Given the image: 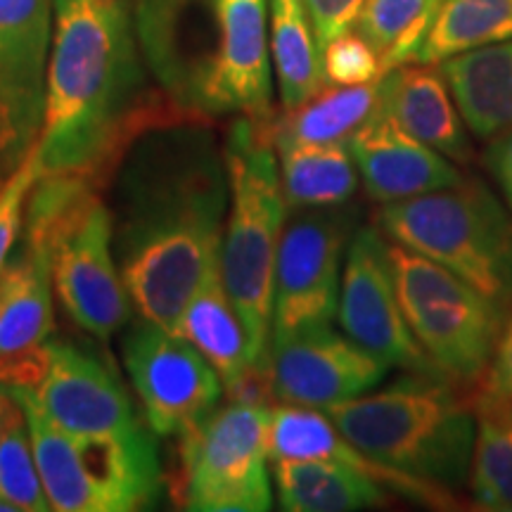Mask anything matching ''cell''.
I'll list each match as a JSON object with an SVG mask.
<instances>
[{
  "mask_svg": "<svg viewBox=\"0 0 512 512\" xmlns=\"http://www.w3.org/2000/svg\"><path fill=\"white\" fill-rule=\"evenodd\" d=\"M102 195L133 309L178 332L185 306L221 264L230 197L226 143L204 119L157 121L126 147Z\"/></svg>",
  "mask_w": 512,
  "mask_h": 512,
  "instance_id": "1",
  "label": "cell"
},
{
  "mask_svg": "<svg viewBox=\"0 0 512 512\" xmlns=\"http://www.w3.org/2000/svg\"><path fill=\"white\" fill-rule=\"evenodd\" d=\"M171 117L185 114L147 69L131 0H55L41 176L105 185L133 138Z\"/></svg>",
  "mask_w": 512,
  "mask_h": 512,
  "instance_id": "2",
  "label": "cell"
},
{
  "mask_svg": "<svg viewBox=\"0 0 512 512\" xmlns=\"http://www.w3.org/2000/svg\"><path fill=\"white\" fill-rule=\"evenodd\" d=\"M444 373L399 377L328 415L356 448L377 463L453 489L467 482L477 437L475 401Z\"/></svg>",
  "mask_w": 512,
  "mask_h": 512,
  "instance_id": "3",
  "label": "cell"
},
{
  "mask_svg": "<svg viewBox=\"0 0 512 512\" xmlns=\"http://www.w3.org/2000/svg\"><path fill=\"white\" fill-rule=\"evenodd\" d=\"M228 214L221 242V275L245 323L249 356L259 373L268 363L273 285L287 223L278 152L264 124L235 117L228 126Z\"/></svg>",
  "mask_w": 512,
  "mask_h": 512,
  "instance_id": "4",
  "label": "cell"
},
{
  "mask_svg": "<svg viewBox=\"0 0 512 512\" xmlns=\"http://www.w3.org/2000/svg\"><path fill=\"white\" fill-rule=\"evenodd\" d=\"M24 238L46 247L64 313L88 335L110 339L131 318V297L112 240L102 185L41 176L29 197Z\"/></svg>",
  "mask_w": 512,
  "mask_h": 512,
  "instance_id": "5",
  "label": "cell"
},
{
  "mask_svg": "<svg viewBox=\"0 0 512 512\" xmlns=\"http://www.w3.org/2000/svg\"><path fill=\"white\" fill-rule=\"evenodd\" d=\"M22 406L38 472L55 512H131L159 496L164 475L150 427L128 434L64 432L27 384H5Z\"/></svg>",
  "mask_w": 512,
  "mask_h": 512,
  "instance_id": "6",
  "label": "cell"
},
{
  "mask_svg": "<svg viewBox=\"0 0 512 512\" xmlns=\"http://www.w3.org/2000/svg\"><path fill=\"white\" fill-rule=\"evenodd\" d=\"M384 238L437 261L489 302L512 309V219L494 192L465 181L411 200L382 204Z\"/></svg>",
  "mask_w": 512,
  "mask_h": 512,
  "instance_id": "7",
  "label": "cell"
},
{
  "mask_svg": "<svg viewBox=\"0 0 512 512\" xmlns=\"http://www.w3.org/2000/svg\"><path fill=\"white\" fill-rule=\"evenodd\" d=\"M396 294L415 339L441 373L460 382H482L505 313L437 261L389 240Z\"/></svg>",
  "mask_w": 512,
  "mask_h": 512,
  "instance_id": "8",
  "label": "cell"
},
{
  "mask_svg": "<svg viewBox=\"0 0 512 512\" xmlns=\"http://www.w3.org/2000/svg\"><path fill=\"white\" fill-rule=\"evenodd\" d=\"M259 396H230L181 439L176 498L192 512H266L273 505L268 427Z\"/></svg>",
  "mask_w": 512,
  "mask_h": 512,
  "instance_id": "9",
  "label": "cell"
},
{
  "mask_svg": "<svg viewBox=\"0 0 512 512\" xmlns=\"http://www.w3.org/2000/svg\"><path fill=\"white\" fill-rule=\"evenodd\" d=\"M147 69L185 117H223L226 17L221 0H131Z\"/></svg>",
  "mask_w": 512,
  "mask_h": 512,
  "instance_id": "10",
  "label": "cell"
},
{
  "mask_svg": "<svg viewBox=\"0 0 512 512\" xmlns=\"http://www.w3.org/2000/svg\"><path fill=\"white\" fill-rule=\"evenodd\" d=\"M121 358L157 437H183L219 408V373L178 332L140 318L126 330Z\"/></svg>",
  "mask_w": 512,
  "mask_h": 512,
  "instance_id": "11",
  "label": "cell"
},
{
  "mask_svg": "<svg viewBox=\"0 0 512 512\" xmlns=\"http://www.w3.org/2000/svg\"><path fill=\"white\" fill-rule=\"evenodd\" d=\"M349 219L335 207L287 216L273 285V339L337 320Z\"/></svg>",
  "mask_w": 512,
  "mask_h": 512,
  "instance_id": "12",
  "label": "cell"
},
{
  "mask_svg": "<svg viewBox=\"0 0 512 512\" xmlns=\"http://www.w3.org/2000/svg\"><path fill=\"white\" fill-rule=\"evenodd\" d=\"M55 0H0V174L41 138Z\"/></svg>",
  "mask_w": 512,
  "mask_h": 512,
  "instance_id": "13",
  "label": "cell"
},
{
  "mask_svg": "<svg viewBox=\"0 0 512 512\" xmlns=\"http://www.w3.org/2000/svg\"><path fill=\"white\" fill-rule=\"evenodd\" d=\"M337 320L344 335L382 358L389 368L441 373L403 316L389 261V240L373 226L358 228L349 240Z\"/></svg>",
  "mask_w": 512,
  "mask_h": 512,
  "instance_id": "14",
  "label": "cell"
},
{
  "mask_svg": "<svg viewBox=\"0 0 512 512\" xmlns=\"http://www.w3.org/2000/svg\"><path fill=\"white\" fill-rule=\"evenodd\" d=\"M387 370L382 358L349 335H339L332 325H323L273 339L264 382L275 401L328 413L330 408L373 392L387 377Z\"/></svg>",
  "mask_w": 512,
  "mask_h": 512,
  "instance_id": "15",
  "label": "cell"
},
{
  "mask_svg": "<svg viewBox=\"0 0 512 512\" xmlns=\"http://www.w3.org/2000/svg\"><path fill=\"white\" fill-rule=\"evenodd\" d=\"M38 406L64 432L105 437L145 427L119 375L100 354L64 339H48L38 349L34 384Z\"/></svg>",
  "mask_w": 512,
  "mask_h": 512,
  "instance_id": "16",
  "label": "cell"
},
{
  "mask_svg": "<svg viewBox=\"0 0 512 512\" xmlns=\"http://www.w3.org/2000/svg\"><path fill=\"white\" fill-rule=\"evenodd\" d=\"M347 145L368 197L380 204L456 188L465 181L451 159L403 131L380 107Z\"/></svg>",
  "mask_w": 512,
  "mask_h": 512,
  "instance_id": "17",
  "label": "cell"
},
{
  "mask_svg": "<svg viewBox=\"0 0 512 512\" xmlns=\"http://www.w3.org/2000/svg\"><path fill=\"white\" fill-rule=\"evenodd\" d=\"M268 453H271V460H335V463H344L366 472L394 494L434 505V508H451L453 501L444 486L403 475L394 467H387L366 456L361 448H356L339 432L330 415L320 413L318 408L292 406V403L273 406L271 427H268Z\"/></svg>",
  "mask_w": 512,
  "mask_h": 512,
  "instance_id": "18",
  "label": "cell"
},
{
  "mask_svg": "<svg viewBox=\"0 0 512 512\" xmlns=\"http://www.w3.org/2000/svg\"><path fill=\"white\" fill-rule=\"evenodd\" d=\"M380 110L451 162H470L467 124L437 64L408 62L384 74Z\"/></svg>",
  "mask_w": 512,
  "mask_h": 512,
  "instance_id": "19",
  "label": "cell"
},
{
  "mask_svg": "<svg viewBox=\"0 0 512 512\" xmlns=\"http://www.w3.org/2000/svg\"><path fill=\"white\" fill-rule=\"evenodd\" d=\"M226 17L223 53V117L273 119V64L268 43L271 0H221Z\"/></svg>",
  "mask_w": 512,
  "mask_h": 512,
  "instance_id": "20",
  "label": "cell"
},
{
  "mask_svg": "<svg viewBox=\"0 0 512 512\" xmlns=\"http://www.w3.org/2000/svg\"><path fill=\"white\" fill-rule=\"evenodd\" d=\"M178 335H183L211 363L228 396H259V373L249 356L245 323L226 290L221 264L185 306ZM261 399V396H259Z\"/></svg>",
  "mask_w": 512,
  "mask_h": 512,
  "instance_id": "21",
  "label": "cell"
},
{
  "mask_svg": "<svg viewBox=\"0 0 512 512\" xmlns=\"http://www.w3.org/2000/svg\"><path fill=\"white\" fill-rule=\"evenodd\" d=\"M53 273L46 247L24 238L15 261L0 273V358L34 354L55 330Z\"/></svg>",
  "mask_w": 512,
  "mask_h": 512,
  "instance_id": "22",
  "label": "cell"
},
{
  "mask_svg": "<svg viewBox=\"0 0 512 512\" xmlns=\"http://www.w3.org/2000/svg\"><path fill=\"white\" fill-rule=\"evenodd\" d=\"M280 508L287 512H351L377 508L389 489L366 472L335 460H271Z\"/></svg>",
  "mask_w": 512,
  "mask_h": 512,
  "instance_id": "23",
  "label": "cell"
},
{
  "mask_svg": "<svg viewBox=\"0 0 512 512\" xmlns=\"http://www.w3.org/2000/svg\"><path fill=\"white\" fill-rule=\"evenodd\" d=\"M467 128L479 138L512 131V38L441 62Z\"/></svg>",
  "mask_w": 512,
  "mask_h": 512,
  "instance_id": "24",
  "label": "cell"
},
{
  "mask_svg": "<svg viewBox=\"0 0 512 512\" xmlns=\"http://www.w3.org/2000/svg\"><path fill=\"white\" fill-rule=\"evenodd\" d=\"M268 43L283 110L299 107L328 86L323 72V48L304 0L268 3Z\"/></svg>",
  "mask_w": 512,
  "mask_h": 512,
  "instance_id": "25",
  "label": "cell"
},
{
  "mask_svg": "<svg viewBox=\"0 0 512 512\" xmlns=\"http://www.w3.org/2000/svg\"><path fill=\"white\" fill-rule=\"evenodd\" d=\"M382 100V79L363 86H325L283 114L264 121L273 145L283 143H347L373 117Z\"/></svg>",
  "mask_w": 512,
  "mask_h": 512,
  "instance_id": "26",
  "label": "cell"
},
{
  "mask_svg": "<svg viewBox=\"0 0 512 512\" xmlns=\"http://www.w3.org/2000/svg\"><path fill=\"white\" fill-rule=\"evenodd\" d=\"M275 152L290 211L339 207L358 188L361 176L347 143H283Z\"/></svg>",
  "mask_w": 512,
  "mask_h": 512,
  "instance_id": "27",
  "label": "cell"
},
{
  "mask_svg": "<svg viewBox=\"0 0 512 512\" xmlns=\"http://www.w3.org/2000/svg\"><path fill=\"white\" fill-rule=\"evenodd\" d=\"M512 38V0H441L413 62L441 64Z\"/></svg>",
  "mask_w": 512,
  "mask_h": 512,
  "instance_id": "28",
  "label": "cell"
},
{
  "mask_svg": "<svg viewBox=\"0 0 512 512\" xmlns=\"http://www.w3.org/2000/svg\"><path fill=\"white\" fill-rule=\"evenodd\" d=\"M475 413L472 494L482 508L512 510V401L479 387Z\"/></svg>",
  "mask_w": 512,
  "mask_h": 512,
  "instance_id": "29",
  "label": "cell"
},
{
  "mask_svg": "<svg viewBox=\"0 0 512 512\" xmlns=\"http://www.w3.org/2000/svg\"><path fill=\"white\" fill-rule=\"evenodd\" d=\"M441 0H366L354 29L380 55L384 74L413 62Z\"/></svg>",
  "mask_w": 512,
  "mask_h": 512,
  "instance_id": "30",
  "label": "cell"
},
{
  "mask_svg": "<svg viewBox=\"0 0 512 512\" xmlns=\"http://www.w3.org/2000/svg\"><path fill=\"white\" fill-rule=\"evenodd\" d=\"M0 501L15 512H46L50 508L46 486L38 472L31 434L22 406L0 434Z\"/></svg>",
  "mask_w": 512,
  "mask_h": 512,
  "instance_id": "31",
  "label": "cell"
},
{
  "mask_svg": "<svg viewBox=\"0 0 512 512\" xmlns=\"http://www.w3.org/2000/svg\"><path fill=\"white\" fill-rule=\"evenodd\" d=\"M41 178V159H38V143L0 183V273L8 266V256L15 249L24 223H27L29 197Z\"/></svg>",
  "mask_w": 512,
  "mask_h": 512,
  "instance_id": "32",
  "label": "cell"
},
{
  "mask_svg": "<svg viewBox=\"0 0 512 512\" xmlns=\"http://www.w3.org/2000/svg\"><path fill=\"white\" fill-rule=\"evenodd\" d=\"M323 72L328 86H363L384 76L380 55L356 29L332 38L323 48Z\"/></svg>",
  "mask_w": 512,
  "mask_h": 512,
  "instance_id": "33",
  "label": "cell"
},
{
  "mask_svg": "<svg viewBox=\"0 0 512 512\" xmlns=\"http://www.w3.org/2000/svg\"><path fill=\"white\" fill-rule=\"evenodd\" d=\"M309 10L313 29H316L320 48H325L332 38L354 29L358 12L366 0H304Z\"/></svg>",
  "mask_w": 512,
  "mask_h": 512,
  "instance_id": "34",
  "label": "cell"
},
{
  "mask_svg": "<svg viewBox=\"0 0 512 512\" xmlns=\"http://www.w3.org/2000/svg\"><path fill=\"white\" fill-rule=\"evenodd\" d=\"M479 387L512 401V316L510 320H505L496 354L491 358V366L482 377V382H479Z\"/></svg>",
  "mask_w": 512,
  "mask_h": 512,
  "instance_id": "35",
  "label": "cell"
},
{
  "mask_svg": "<svg viewBox=\"0 0 512 512\" xmlns=\"http://www.w3.org/2000/svg\"><path fill=\"white\" fill-rule=\"evenodd\" d=\"M484 162L494 174L498 188H501L512 209V131L501 133V136L491 140V145L486 147Z\"/></svg>",
  "mask_w": 512,
  "mask_h": 512,
  "instance_id": "36",
  "label": "cell"
},
{
  "mask_svg": "<svg viewBox=\"0 0 512 512\" xmlns=\"http://www.w3.org/2000/svg\"><path fill=\"white\" fill-rule=\"evenodd\" d=\"M17 408H19V403L15 401V396L8 392V387H5V384H0V434H3L5 425H8L12 415L17 413Z\"/></svg>",
  "mask_w": 512,
  "mask_h": 512,
  "instance_id": "37",
  "label": "cell"
},
{
  "mask_svg": "<svg viewBox=\"0 0 512 512\" xmlns=\"http://www.w3.org/2000/svg\"><path fill=\"white\" fill-rule=\"evenodd\" d=\"M12 375V361L8 358H0V384H8Z\"/></svg>",
  "mask_w": 512,
  "mask_h": 512,
  "instance_id": "38",
  "label": "cell"
},
{
  "mask_svg": "<svg viewBox=\"0 0 512 512\" xmlns=\"http://www.w3.org/2000/svg\"><path fill=\"white\" fill-rule=\"evenodd\" d=\"M0 512H15V508H12V505H10V503L0 501Z\"/></svg>",
  "mask_w": 512,
  "mask_h": 512,
  "instance_id": "39",
  "label": "cell"
},
{
  "mask_svg": "<svg viewBox=\"0 0 512 512\" xmlns=\"http://www.w3.org/2000/svg\"><path fill=\"white\" fill-rule=\"evenodd\" d=\"M3 178H5V176H3V174H0V183H3Z\"/></svg>",
  "mask_w": 512,
  "mask_h": 512,
  "instance_id": "40",
  "label": "cell"
}]
</instances>
